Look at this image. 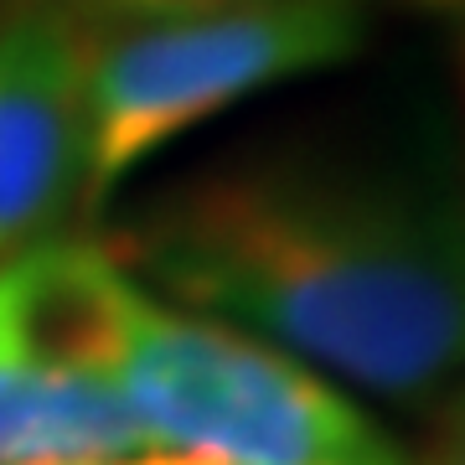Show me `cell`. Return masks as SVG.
<instances>
[{
    "label": "cell",
    "instance_id": "cell-1",
    "mask_svg": "<svg viewBox=\"0 0 465 465\" xmlns=\"http://www.w3.org/2000/svg\"><path fill=\"white\" fill-rule=\"evenodd\" d=\"M109 253L150 295L372 399L465 378V197L409 161L232 155L140 202Z\"/></svg>",
    "mask_w": 465,
    "mask_h": 465
},
{
    "label": "cell",
    "instance_id": "cell-2",
    "mask_svg": "<svg viewBox=\"0 0 465 465\" xmlns=\"http://www.w3.org/2000/svg\"><path fill=\"white\" fill-rule=\"evenodd\" d=\"M109 382L145 445L207 465H409L341 382L145 284L130 300Z\"/></svg>",
    "mask_w": 465,
    "mask_h": 465
},
{
    "label": "cell",
    "instance_id": "cell-3",
    "mask_svg": "<svg viewBox=\"0 0 465 465\" xmlns=\"http://www.w3.org/2000/svg\"><path fill=\"white\" fill-rule=\"evenodd\" d=\"M367 42L357 0H238L197 16L94 32L84 213L223 109L351 63Z\"/></svg>",
    "mask_w": 465,
    "mask_h": 465
},
{
    "label": "cell",
    "instance_id": "cell-4",
    "mask_svg": "<svg viewBox=\"0 0 465 465\" xmlns=\"http://www.w3.org/2000/svg\"><path fill=\"white\" fill-rule=\"evenodd\" d=\"M94 32L47 5L0 21V264L84 207Z\"/></svg>",
    "mask_w": 465,
    "mask_h": 465
},
{
    "label": "cell",
    "instance_id": "cell-5",
    "mask_svg": "<svg viewBox=\"0 0 465 465\" xmlns=\"http://www.w3.org/2000/svg\"><path fill=\"white\" fill-rule=\"evenodd\" d=\"M150 450L109 378L63 372L0 336V465L99 460Z\"/></svg>",
    "mask_w": 465,
    "mask_h": 465
},
{
    "label": "cell",
    "instance_id": "cell-6",
    "mask_svg": "<svg viewBox=\"0 0 465 465\" xmlns=\"http://www.w3.org/2000/svg\"><path fill=\"white\" fill-rule=\"evenodd\" d=\"M16 5H47L57 16L78 21L84 32H119V26L197 16V11H217V5H238V0H16Z\"/></svg>",
    "mask_w": 465,
    "mask_h": 465
},
{
    "label": "cell",
    "instance_id": "cell-7",
    "mask_svg": "<svg viewBox=\"0 0 465 465\" xmlns=\"http://www.w3.org/2000/svg\"><path fill=\"white\" fill-rule=\"evenodd\" d=\"M419 465H465V393L445 414V424H440V434L430 440V450H424Z\"/></svg>",
    "mask_w": 465,
    "mask_h": 465
},
{
    "label": "cell",
    "instance_id": "cell-8",
    "mask_svg": "<svg viewBox=\"0 0 465 465\" xmlns=\"http://www.w3.org/2000/svg\"><path fill=\"white\" fill-rule=\"evenodd\" d=\"M42 465H207V460L150 445V450H130V455H99V460H42Z\"/></svg>",
    "mask_w": 465,
    "mask_h": 465
},
{
    "label": "cell",
    "instance_id": "cell-9",
    "mask_svg": "<svg viewBox=\"0 0 465 465\" xmlns=\"http://www.w3.org/2000/svg\"><path fill=\"white\" fill-rule=\"evenodd\" d=\"M414 5H424V11H455V16H465V0H414Z\"/></svg>",
    "mask_w": 465,
    "mask_h": 465
},
{
    "label": "cell",
    "instance_id": "cell-10",
    "mask_svg": "<svg viewBox=\"0 0 465 465\" xmlns=\"http://www.w3.org/2000/svg\"><path fill=\"white\" fill-rule=\"evenodd\" d=\"M465 21V16H460ZM460 73H465V26H460Z\"/></svg>",
    "mask_w": 465,
    "mask_h": 465
}]
</instances>
